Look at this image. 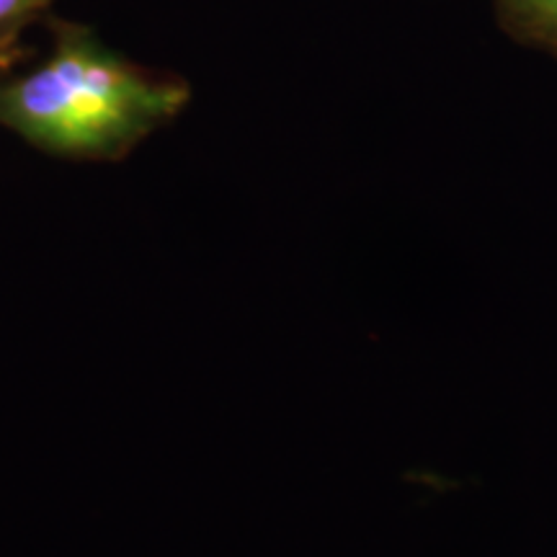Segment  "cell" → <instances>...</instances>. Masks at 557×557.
Instances as JSON below:
<instances>
[{"label": "cell", "mask_w": 557, "mask_h": 557, "mask_svg": "<svg viewBox=\"0 0 557 557\" xmlns=\"http://www.w3.org/2000/svg\"><path fill=\"white\" fill-rule=\"evenodd\" d=\"M24 60V47L21 45H0V81L5 75H11L18 67V62Z\"/></svg>", "instance_id": "obj_4"}, {"label": "cell", "mask_w": 557, "mask_h": 557, "mask_svg": "<svg viewBox=\"0 0 557 557\" xmlns=\"http://www.w3.org/2000/svg\"><path fill=\"white\" fill-rule=\"evenodd\" d=\"M50 0H0V45H21L24 29L47 11Z\"/></svg>", "instance_id": "obj_3"}, {"label": "cell", "mask_w": 557, "mask_h": 557, "mask_svg": "<svg viewBox=\"0 0 557 557\" xmlns=\"http://www.w3.org/2000/svg\"><path fill=\"white\" fill-rule=\"evenodd\" d=\"M189 83L132 62L88 26L58 21L52 50L0 81V127L70 160H122L176 120Z\"/></svg>", "instance_id": "obj_1"}, {"label": "cell", "mask_w": 557, "mask_h": 557, "mask_svg": "<svg viewBox=\"0 0 557 557\" xmlns=\"http://www.w3.org/2000/svg\"><path fill=\"white\" fill-rule=\"evenodd\" d=\"M493 11L513 41L557 58V0H493Z\"/></svg>", "instance_id": "obj_2"}]
</instances>
